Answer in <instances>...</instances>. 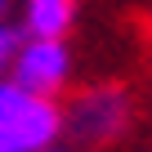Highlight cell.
<instances>
[{
  "mask_svg": "<svg viewBox=\"0 0 152 152\" xmlns=\"http://www.w3.org/2000/svg\"><path fill=\"white\" fill-rule=\"evenodd\" d=\"M63 134V112L54 99L27 94L14 81L0 85V148L5 152H45Z\"/></svg>",
  "mask_w": 152,
  "mask_h": 152,
  "instance_id": "obj_1",
  "label": "cell"
},
{
  "mask_svg": "<svg viewBox=\"0 0 152 152\" xmlns=\"http://www.w3.org/2000/svg\"><path fill=\"white\" fill-rule=\"evenodd\" d=\"M18 49H23V31H18L14 23H0V67L14 63V58H18Z\"/></svg>",
  "mask_w": 152,
  "mask_h": 152,
  "instance_id": "obj_5",
  "label": "cell"
},
{
  "mask_svg": "<svg viewBox=\"0 0 152 152\" xmlns=\"http://www.w3.org/2000/svg\"><path fill=\"white\" fill-rule=\"evenodd\" d=\"M0 152H5V148H0Z\"/></svg>",
  "mask_w": 152,
  "mask_h": 152,
  "instance_id": "obj_8",
  "label": "cell"
},
{
  "mask_svg": "<svg viewBox=\"0 0 152 152\" xmlns=\"http://www.w3.org/2000/svg\"><path fill=\"white\" fill-rule=\"evenodd\" d=\"M0 9H5V0H0Z\"/></svg>",
  "mask_w": 152,
  "mask_h": 152,
  "instance_id": "obj_7",
  "label": "cell"
},
{
  "mask_svg": "<svg viewBox=\"0 0 152 152\" xmlns=\"http://www.w3.org/2000/svg\"><path fill=\"white\" fill-rule=\"evenodd\" d=\"M125 125H130V99L116 85L85 90L63 112V130H72L81 143H112Z\"/></svg>",
  "mask_w": 152,
  "mask_h": 152,
  "instance_id": "obj_2",
  "label": "cell"
},
{
  "mask_svg": "<svg viewBox=\"0 0 152 152\" xmlns=\"http://www.w3.org/2000/svg\"><path fill=\"white\" fill-rule=\"evenodd\" d=\"M23 14H27L31 36L63 40V31L72 27V14H76V0H23Z\"/></svg>",
  "mask_w": 152,
  "mask_h": 152,
  "instance_id": "obj_4",
  "label": "cell"
},
{
  "mask_svg": "<svg viewBox=\"0 0 152 152\" xmlns=\"http://www.w3.org/2000/svg\"><path fill=\"white\" fill-rule=\"evenodd\" d=\"M45 152H63V148H45Z\"/></svg>",
  "mask_w": 152,
  "mask_h": 152,
  "instance_id": "obj_6",
  "label": "cell"
},
{
  "mask_svg": "<svg viewBox=\"0 0 152 152\" xmlns=\"http://www.w3.org/2000/svg\"><path fill=\"white\" fill-rule=\"evenodd\" d=\"M14 67V85L27 90V94H40V99H54L67 76H72V54L63 40H45V36H31L23 40L18 58L9 63Z\"/></svg>",
  "mask_w": 152,
  "mask_h": 152,
  "instance_id": "obj_3",
  "label": "cell"
}]
</instances>
